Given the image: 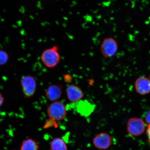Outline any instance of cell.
<instances>
[{"mask_svg": "<svg viewBox=\"0 0 150 150\" xmlns=\"http://www.w3.org/2000/svg\"><path fill=\"white\" fill-rule=\"evenodd\" d=\"M40 59L43 64L47 68L55 67L61 60L59 47L54 46L45 50L41 54Z\"/></svg>", "mask_w": 150, "mask_h": 150, "instance_id": "obj_1", "label": "cell"}, {"mask_svg": "<svg viewBox=\"0 0 150 150\" xmlns=\"http://www.w3.org/2000/svg\"><path fill=\"white\" fill-rule=\"evenodd\" d=\"M67 108L64 103L56 101L50 105L47 112L50 119L59 121L64 119L67 115Z\"/></svg>", "mask_w": 150, "mask_h": 150, "instance_id": "obj_2", "label": "cell"}, {"mask_svg": "<svg viewBox=\"0 0 150 150\" xmlns=\"http://www.w3.org/2000/svg\"><path fill=\"white\" fill-rule=\"evenodd\" d=\"M22 93L26 98H30L36 92L37 83L35 79L31 75H26L20 80Z\"/></svg>", "mask_w": 150, "mask_h": 150, "instance_id": "obj_3", "label": "cell"}, {"mask_svg": "<svg viewBox=\"0 0 150 150\" xmlns=\"http://www.w3.org/2000/svg\"><path fill=\"white\" fill-rule=\"evenodd\" d=\"M119 48L117 41L113 38H106L103 40L100 46V51L103 56L110 58L115 55Z\"/></svg>", "mask_w": 150, "mask_h": 150, "instance_id": "obj_4", "label": "cell"}, {"mask_svg": "<svg viewBox=\"0 0 150 150\" xmlns=\"http://www.w3.org/2000/svg\"><path fill=\"white\" fill-rule=\"evenodd\" d=\"M145 129V122L141 118L132 117L127 121V130L131 136H139L143 134Z\"/></svg>", "mask_w": 150, "mask_h": 150, "instance_id": "obj_5", "label": "cell"}, {"mask_svg": "<svg viewBox=\"0 0 150 150\" xmlns=\"http://www.w3.org/2000/svg\"><path fill=\"white\" fill-rule=\"evenodd\" d=\"M94 146L97 149L105 150L108 149L112 143V139L109 134L101 132L96 135L93 140Z\"/></svg>", "mask_w": 150, "mask_h": 150, "instance_id": "obj_6", "label": "cell"}, {"mask_svg": "<svg viewBox=\"0 0 150 150\" xmlns=\"http://www.w3.org/2000/svg\"><path fill=\"white\" fill-rule=\"evenodd\" d=\"M67 98L70 102L76 103L79 102L83 98V91L78 86L74 84H70L66 89Z\"/></svg>", "mask_w": 150, "mask_h": 150, "instance_id": "obj_7", "label": "cell"}, {"mask_svg": "<svg viewBox=\"0 0 150 150\" xmlns=\"http://www.w3.org/2000/svg\"><path fill=\"white\" fill-rule=\"evenodd\" d=\"M135 88L139 94L145 95L150 93V81L149 78L142 76L135 82Z\"/></svg>", "mask_w": 150, "mask_h": 150, "instance_id": "obj_8", "label": "cell"}, {"mask_svg": "<svg viewBox=\"0 0 150 150\" xmlns=\"http://www.w3.org/2000/svg\"><path fill=\"white\" fill-rule=\"evenodd\" d=\"M62 93V88L61 86L52 84L48 88L46 93L47 99L52 102L57 101L61 98Z\"/></svg>", "mask_w": 150, "mask_h": 150, "instance_id": "obj_9", "label": "cell"}, {"mask_svg": "<svg viewBox=\"0 0 150 150\" xmlns=\"http://www.w3.org/2000/svg\"><path fill=\"white\" fill-rule=\"evenodd\" d=\"M77 106L78 112L81 115L87 117L93 111L94 106L87 101L80 100L78 102Z\"/></svg>", "mask_w": 150, "mask_h": 150, "instance_id": "obj_10", "label": "cell"}, {"mask_svg": "<svg viewBox=\"0 0 150 150\" xmlns=\"http://www.w3.org/2000/svg\"><path fill=\"white\" fill-rule=\"evenodd\" d=\"M50 150H68V147L62 138H56L50 142Z\"/></svg>", "mask_w": 150, "mask_h": 150, "instance_id": "obj_11", "label": "cell"}, {"mask_svg": "<svg viewBox=\"0 0 150 150\" xmlns=\"http://www.w3.org/2000/svg\"><path fill=\"white\" fill-rule=\"evenodd\" d=\"M38 144L32 138L28 139L22 142L20 150H39Z\"/></svg>", "mask_w": 150, "mask_h": 150, "instance_id": "obj_12", "label": "cell"}, {"mask_svg": "<svg viewBox=\"0 0 150 150\" xmlns=\"http://www.w3.org/2000/svg\"><path fill=\"white\" fill-rule=\"evenodd\" d=\"M9 59L8 53L4 50H0V66L6 64L8 62Z\"/></svg>", "mask_w": 150, "mask_h": 150, "instance_id": "obj_13", "label": "cell"}, {"mask_svg": "<svg viewBox=\"0 0 150 150\" xmlns=\"http://www.w3.org/2000/svg\"><path fill=\"white\" fill-rule=\"evenodd\" d=\"M49 120L47 121L46 122L44 126V129H46L48 128V127L53 126L54 125H55V124L54 123H52L53 121H54L53 120L50 119Z\"/></svg>", "mask_w": 150, "mask_h": 150, "instance_id": "obj_14", "label": "cell"}, {"mask_svg": "<svg viewBox=\"0 0 150 150\" xmlns=\"http://www.w3.org/2000/svg\"><path fill=\"white\" fill-rule=\"evenodd\" d=\"M145 121L148 125L150 124V110L146 113L145 118Z\"/></svg>", "mask_w": 150, "mask_h": 150, "instance_id": "obj_15", "label": "cell"}, {"mask_svg": "<svg viewBox=\"0 0 150 150\" xmlns=\"http://www.w3.org/2000/svg\"><path fill=\"white\" fill-rule=\"evenodd\" d=\"M146 134H147L148 140L150 145V124L148 125L147 130H146Z\"/></svg>", "mask_w": 150, "mask_h": 150, "instance_id": "obj_16", "label": "cell"}, {"mask_svg": "<svg viewBox=\"0 0 150 150\" xmlns=\"http://www.w3.org/2000/svg\"><path fill=\"white\" fill-rule=\"evenodd\" d=\"M4 102V99L2 94L0 93V108L3 105Z\"/></svg>", "mask_w": 150, "mask_h": 150, "instance_id": "obj_17", "label": "cell"}, {"mask_svg": "<svg viewBox=\"0 0 150 150\" xmlns=\"http://www.w3.org/2000/svg\"><path fill=\"white\" fill-rule=\"evenodd\" d=\"M128 1H136V0H128Z\"/></svg>", "mask_w": 150, "mask_h": 150, "instance_id": "obj_18", "label": "cell"}, {"mask_svg": "<svg viewBox=\"0 0 150 150\" xmlns=\"http://www.w3.org/2000/svg\"><path fill=\"white\" fill-rule=\"evenodd\" d=\"M149 79L150 81V76L149 77Z\"/></svg>", "mask_w": 150, "mask_h": 150, "instance_id": "obj_19", "label": "cell"}, {"mask_svg": "<svg viewBox=\"0 0 150 150\" xmlns=\"http://www.w3.org/2000/svg\"></svg>", "mask_w": 150, "mask_h": 150, "instance_id": "obj_20", "label": "cell"}]
</instances>
